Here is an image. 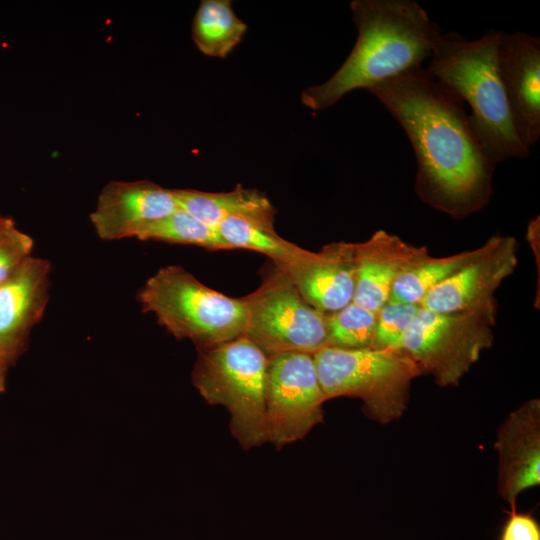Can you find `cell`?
Segmentation results:
<instances>
[{
  "mask_svg": "<svg viewBox=\"0 0 540 540\" xmlns=\"http://www.w3.org/2000/svg\"><path fill=\"white\" fill-rule=\"evenodd\" d=\"M404 129L418 166L417 190L433 205L465 214L489 197L495 164L468 122L464 101L425 68L368 89Z\"/></svg>",
  "mask_w": 540,
  "mask_h": 540,
  "instance_id": "6da1fadb",
  "label": "cell"
},
{
  "mask_svg": "<svg viewBox=\"0 0 540 540\" xmlns=\"http://www.w3.org/2000/svg\"><path fill=\"white\" fill-rule=\"evenodd\" d=\"M350 9L357 40L326 82L302 92V104L311 110L329 108L353 90H368L423 68L441 35L440 27L413 0H353Z\"/></svg>",
  "mask_w": 540,
  "mask_h": 540,
  "instance_id": "7a4b0ae2",
  "label": "cell"
},
{
  "mask_svg": "<svg viewBox=\"0 0 540 540\" xmlns=\"http://www.w3.org/2000/svg\"><path fill=\"white\" fill-rule=\"evenodd\" d=\"M503 33L491 29L474 41L453 31L441 33L425 68L469 105L472 132L495 165L530 154L515 133L498 75L497 52Z\"/></svg>",
  "mask_w": 540,
  "mask_h": 540,
  "instance_id": "3957f363",
  "label": "cell"
},
{
  "mask_svg": "<svg viewBox=\"0 0 540 540\" xmlns=\"http://www.w3.org/2000/svg\"><path fill=\"white\" fill-rule=\"evenodd\" d=\"M269 358L245 335L199 349L192 382L204 400L229 413L231 434L244 449L267 441L266 379Z\"/></svg>",
  "mask_w": 540,
  "mask_h": 540,
  "instance_id": "277c9868",
  "label": "cell"
},
{
  "mask_svg": "<svg viewBox=\"0 0 540 540\" xmlns=\"http://www.w3.org/2000/svg\"><path fill=\"white\" fill-rule=\"evenodd\" d=\"M144 312L178 339L198 349L244 335L247 309L243 299L213 290L181 266H166L150 277L138 293Z\"/></svg>",
  "mask_w": 540,
  "mask_h": 540,
  "instance_id": "5b68a950",
  "label": "cell"
},
{
  "mask_svg": "<svg viewBox=\"0 0 540 540\" xmlns=\"http://www.w3.org/2000/svg\"><path fill=\"white\" fill-rule=\"evenodd\" d=\"M313 358L326 400L359 398L365 415L381 424L402 416L411 383L423 374L410 357L390 349L327 346Z\"/></svg>",
  "mask_w": 540,
  "mask_h": 540,
  "instance_id": "8992f818",
  "label": "cell"
},
{
  "mask_svg": "<svg viewBox=\"0 0 540 540\" xmlns=\"http://www.w3.org/2000/svg\"><path fill=\"white\" fill-rule=\"evenodd\" d=\"M242 299L247 309L244 335L268 358L284 352L313 355L329 346L326 314L307 303L275 263L261 285Z\"/></svg>",
  "mask_w": 540,
  "mask_h": 540,
  "instance_id": "52a82bcc",
  "label": "cell"
},
{
  "mask_svg": "<svg viewBox=\"0 0 540 540\" xmlns=\"http://www.w3.org/2000/svg\"><path fill=\"white\" fill-rule=\"evenodd\" d=\"M495 311L438 313L421 306L399 352L440 386L456 385L492 343Z\"/></svg>",
  "mask_w": 540,
  "mask_h": 540,
  "instance_id": "ba28073f",
  "label": "cell"
},
{
  "mask_svg": "<svg viewBox=\"0 0 540 540\" xmlns=\"http://www.w3.org/2000/svg\"><path fill=\"white\" fill-rule=\"evenodd\" d=\"M322 391L312 354L269 357L266 379L267 441L283 447L303 439L323 421Z\"/></svg>",
  "mask_w": 540,
  "mask_h": 540,
  "instance_id": "9c48e42d",
  "label": "cell"
},
{
  "mask_svg": "<svg viewBox=\"0 0 540 540\" xmlns=\"http://www.w3.org/2000/svg\"><path fill=\"white\" fill-rule=\"evenodd\" d=\"M516 265L515 239L494 236L473 260L433 288L420 305L438 313L495 311L493 293Z\"/></svg>",
  "mask_w": 540,
  "mask_h": 540,
  "instance_id": "30bf717a",
  "label": "cell"
},
{
  "mask_svg": "<svg viewBox=\"0 0 540 540\" xmlns=\"http://www.w3.org/2000/svg\"><path fill=\"white\" fill-rule=\"evenodd\" d=\"M179 208L174 189L149 180H112L100 191L90 221L102 240L139 239Z\"/></svg>",
  "mask_w": 540,
  "mask_h": 540,
  "instance_id": "8fae6325",
  "label": "cell"
},
{
  "mask_svg": "<svg viewBox=\"0 0 540 540\" xmlns=\"http://www.w3.org/2000/svg\"><path fill=\"white\" fill-rule=\"evenodd\" d=\"M497 69L515 133L530 150L540 138V38L504 32Z\"/></svg>",
  "mask_w": 540,
  "mask_h": 540,
  "instance_id": "7c38bea8",
  "label": "cell"
},
{
  "mask_svg": "<svg viewBox=\"0 0 540 540\" xmlns=\"http://www.w3.org/2000/svg\"><path fill=\"white\" fill-rule=\"evenodd\" d=\"M275 264L287 274L304 300L325 314L339 311L353 301L355 243L329 244L319 252L308 251L295 260Z\"/></svg>",
  "mask_w": 540,
  "mask_h": 540,
  "instance_id": "4fadbf2b",
  "label": "cell"
},
{
  "mask_svg": "<svg viewBox=\"0 0 540 540\" xmlns=\"http://www.w3.org/2000/svg\"><path fill=\"white\" fill-rule=\"evenodd\" d=\"M50 263L28 257L0 284V355L12 363L26 349L49 296Z\"/></svg>",
  "mask_w": 540,
  "mask_h": 540,
  "instance_id": "5bb4252c",
  "label": "cell"
},
{
  "mask_svg": "<svg viewBox=\"0 0 540 540\" xmlns=\"http://www.w3.org/2000/svg\"><path fill=\"white\" fill-rule=\"evenodd\" d=\"M498 493L509 503L540 483V401L532 399L513 411L500 427Z\"/></svg>",
  "mask_w": 540,
  "mask_h": 540,
  "instance_id": "9a60e30c",
  "label": "cell"
},
{
  "mask_svg": "<svg viewBox=\"0 0 540 540\" xmlns=\"http://www.w3.org/2000/svg\"><path fill=\"white\" fill-rule=\"evenodd\" d=\"M355 304L378 312L389 301L396 280L429 255L424 247L410 245L384 230L355 243Z\"/></svg>",
  "mask_w": 540,
  "mask_h": 540,
  "instance_id": "2e32d148",
  "label": "cell"
},
{
  "mask_svg": "<svg viewBox=\"0 0 540 540\" xmlns=\"http://www.w3.org/2000/svg\"><path fill=\"white\" fill-rule=\"evenodd\" d=\"M180 208L217 229L230 217H241L274 226L276 210L270 200L256 189L237 185L229 192H204L195 189H174Z\"/></svg>",
  "mask_w": 540,
  "mask_h": 540,
  "instance_id": "e0dca14e",
  "label": "cell"
},
{
  "mask_svg": "<svg viewBox=\"0 0 540 540\" xmlns=\"http://www.w3.org/2000/svg\"><path fill=\"white\" fill-rule=\"evenodd\" d=\"M247 25L239 19L229 0H203L193 18L191 34L201 53L226 57L242 40Z\"/></svg>",
  "mask_w": 540,
  "mask_h": 540,
  "instance_id": "ac0fdd59",
  "label": "cell"
},
{
  "mask_svg": "<svg viewBox=\"0 0 540 540\" xmlns=\"http://www.w3.org/2000/svg\"><path fill=\"white\" fill-rule=\"evenodd\" d=\"M217 230L230 249H251L267 255L274 263H286L308 252L280 237L274 226L246 218H227Z\"/></svg>",
  "mask_w": 540,
  "mask_h": 540,
  "instance_id": "d6986e66",
  "label": "cell"
},
{
  "mask_svg": "<svg viewBox=\"0 0 540 540\" xmlns=\"http://www.w3.org/2000/svg\"><path fill=\"white\" fill-rule=\"evenodd\" d=\"M480 251L481 247L447 257L428 256L396 280L389 300L420 304L433 288L473 260Z\"/></svg>",
  "mask_w": 540,
  "mask_h": 540,
  "instance_id": "ffe728a7",
  "label": "cell"
},
{
  "mask_svg": "<svg viewBox=\"0 0 540 540\" xmlns=\"http://www.w3.org/2000/svg\"><path fill=\"white\" fill-rule=\"evenodd\" d=\"M139 240L195 245L212 250L230 249L218 230L182 208L153 225Z\"/></svg>",
  "mask_w": 540,
  "mask_h": 540,
  "instance_id": "44dd1931",
  "label": "cell"
},
{
  "mask_svg": "<svg viewBox=\"0 0 540 540\" xmlns=\"http://www.w3.org/2000/svg\"><path fill=\"white\" fill-rule=\"evenodd\" d=\"M377 312L354 302L339 311L326 314L329 346L345 349L373 348Z\"/></svg>",
  "mask_w": 540,
  "mask_h": 540,
  "instance_id": "7402d4cb",
  "label": "cell"
},
{
  "mask_svg": "<svg viewBox=\"0 0 540 540\" xmlns=\"http://www.w3.org/2000/svg\"><path fill=\"white\" fill-rule=\"evenodd\" d=\"M420 304L389 300L377 312L373 348L399 351L402 339L415 320Z\"/></svg>",
  "mask_w": 540,
  "mask_h": 540,
  "instance_id": "603a6c76",
  "label": "cell"
},
{
  "mask_svg": "<svg viewBox=\"0 0 540 540\" xmlns=\"http://www.w3.org/2000/svg\"><path fill=\"white\" fill-rule=\"evenodd\" d=\"M32 248V238L18 229L14 221L0 233V284L31 256Z\"/></svg>",
  "mask_w": 540,
  "mask_h": 540,
  "instance_id": "cb8c5ba5",
  "label": "cell"
},
{
  "mask_svg": "<svg viewBox=\"0 0 540 540\" xmlns=\"http://www.w3.org/2000/svg\"><path fill=\"white\" fill-rule=\"evenodd\" d=\"M509 504L508 518L498 540H540V525L533 513L518 511L516 502Z\"/></svg>",
  "mask_w": 540,
  "mask_h": 540,
  "instance_id": "d4e9b609",
  "label": "cell"
},
{
  "mask_svg": "<svg viewBox=\"0 0 540 540\" xmlns=\"http://www.w3.org/2000/svg\"><path fill=\"white\" fill-rule=\"evenodd\" d=\"M10 363L0 355V394L5 390L6 373Z\"/></svg>",
  "mask_w": 540,
  "mask_h": 540,
  "instance_id": "484cf974",
  "label": "cell"
},
{
  "mask_svg": "<svg viewBox=\"0 0 540 540\" xmlns=\"http://www.w3.org/2000/svg\"><path fill=\"white\" fill-rule=\"evenodd\" d=\"M12 218L4 216L0 213V233L12 222Z\"/></svg>",
  "mask_w": 540,
  "mask_h": 540,
  "instance_id": "4316f807",
  "label": "cell"
}]
</instances>
